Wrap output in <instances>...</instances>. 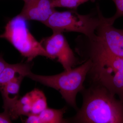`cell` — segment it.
Wrapping results in <instances>:
<instances>
[{
  "label": "cell",
  "instance_id": "cell-15",
  "mask_svg": "<svg viewBox=\"0 0 123 123\" xmlns=\"http://www.w3.org/2000/svg\"><path fill=\"white\" fill-rule=\"evenodd\" d=\"M112 0L116 6V12L113 17L116 20L119 18L123 17V0Z\"/></svg>",
  "mask_w": 123,
  "mask_h": 123
},
{
  "label": "cell",
  "instance_id": "cell-17",
  "mask_svg": "<svg viewBox=\"0 0 123 123\" xmlns=\"http://www.w3.org/2000/svg\"><path fill=\"white\" fill-rule=\"evenodd\" d=\"M11 119L8 114L4 111L0 113V123H11Z\"/></svg>",
  "mask_w": 123,
  "mask_h": 123
},
{
  "label": "cell",
  "instance_id": "cell-6",
  "mask_svg": "<svg viewBox=\"0 0 123 123\" xmlns=\"http://www.w3.org/2000/svg\"><path fill=\"white\" fill-rule=\"evenodd\" d=\"M113 17L107 18L90 38L94 44L104 50L123 57V29L115 28Z\"/></svg>",
  "mask_w": 123,
  "mask_h": 123
},
{
  "label": "cell",
  "instance_id": "cell-18",
  "mask_svg": "<svg viewBox=\"0 0 123 123\" xmlns=\"http://www.w3.org/2000/svg\"><path fill=\"white\" fill-rule=\"evenodd\" d=\"M23 0V1H24V0Z\"/></svg>",
  "mask_w": 123,
  "mask_h": 123
},
{
  "label": "cell",
  "instance_id": "cell-13",
  "mask_svg": "<svg viewBox=\"0 0 123 123\" xmlns=\"http://www.w3.org/2000/svg\"><path fill=\"white\" fill-rule=\"evenodd\" d=\"M31 98V113L39 114L47 107V99L43 92L38 89L30 92Z\"/></svg>",
  "mask_w": 123,
  "mask_h": 123
},
{
  "label": "cell",
  "instance_id": "cell-3",
  "mask_svg": "<svg viewBox=\"0 0 123 123\" xmlns=\"http://www.w3.org/2000/svg\"><path fill=\"white\" fill-rule=\"evenodd\" d=\"M91 65L90 60H86L81 65L57 75L43 76L31 72L27 77L35 81L59 91L62 98L69 105L77 111L76 98L84 89V82Z\"/></svg>",
  "mask_w": 123,
  "mask_h": 123
},
{
  "label": "cell",
  "instance_id": "cell-14",
  "mask_svg": "<svg viewBox=\"0 0 123 123\" xmlns=\"http://www.w3.org/2000/svg\"><path fill=\"white\" fill-rule=\"evenodd\" d=\"M95 0H52V5L54 8L63 7L77 10L79 6L86 2Z\"/></svg>",
  "mask_w": 123,
  "mask_h": 123
},
{
  "label": "cell",
  "instance_id": "cell-5",
  "mask_svg": "<svg viewBox=\"0 0 123 123\" xmlns=\"http://www.w3.org/2000/svg\"><path fill=\"white\" fill-rule=\"evenodd\" d=\"M26 20L19 14L9 20L0 38L6 40L29 62L39 56L50 59L41 42L29 31Z\"/></svg>",
  "mask_w": 123,
  "mask_h": 123
},
{
  "label": "cell",
  "instance_id": "cell-9",
  "mask_svg": "<svg viewBox=\"0 0 123 123\" xmlns=\"http://www.w3.org/2000/svg\"><path fill=\"white\" fill-rule=\"evenodd\" d=\"M31 67L29 64H9L7 65L0 75V89L16 77L22 75L28 76L31 72Z\"/></svg>",
  "mask_w": 123,
  "mask_h": 123
},
{
  "label": "cell",
  "instance_id": "cell-10",
  "mask_svg": "<svg viewBox=\"0 0 123 123\" xmlns=\"http://www.w3.org/2000/svg\"><path fill=\"white\" fill-rule=\"evenodd\" d=\"M22 75L16 77L0 89L4 101V108L14 103L18 99L20 85L24 77Z\"/></svg>",
  "mask_w": 123,
  "mask_h": 123
},
{
  "label": "cell",
  "instance_id": "cell-4",
  "mask_svg": "<svg viewBox=\"0 0 123 123\" xmlns=\"http://www.w3.org/2000/svg\"><path fill=\"white\" fill-rule=\"evenodd\" d=\"M106 18L98 5L85 15L80 14L75 9L62 12L55 10L44 24L53 31L76 32L91 37Z\"/></svg>",
  "mask_w": 123,
  "mask_h": 123
},
{
  "label": "cell",
  "instance_id": "cell-12",
  "mask_svg": "<svg viewBox=\"0 0 123 123\" xmlns=\"http://www.w3.org/2000/svg\"><path fill=\"white\" fill-rule=\"evenodd\" d=\"M66 108L56 110L47 107L38 114L40 123H66L67 120L63 118Z\"/></svg>",
  "mask_w": 123,
  "mask_h": 123
},
{
  "label": "cell",
  "instance_id": "cell-2",
  "mask_svg": "<svg viewBox=\"0 0 123 123\" xmlns=\"http://www.w3.org/2000/svg\"><path fill=\"white\" fill-rule=\"evenodd\" d=\"M81 57L91 62L87 76L91 83L104 86L123 101V57L96 47L86 49Z\"/></svg>",
  "mask_w": 123,
  "mask_h": 123
},
{
  "label": "cell",
  "instance_id": "cell-1",
  "mask_svg": "<svg viewBox=\"0 0 123 123\" xmlns=\"http://www.w3.org/2000/svg\"><path fill=\"white\" fill-rule=\"evenodd\" d=\"M81 92L82 105L68 122L81 123H123V101L105 88L91 83Z\"/></svg>",
  "mask_w": 123,
  "mask_h": 123
},
{
  "label": "cell",
  "instance_id": "cell-11",
  "mask_svg": "<svg viewBox=\"0 0 123 123\" xmlns=\"http://www.w3.org/2000/svg\"><path fill=\"white\" fill-rule=\"evenodd\" d=\"M11 120L16 119L21 115L31 113V98L30 92L18 98L14 103L4 109Z\"/></svg>",
  "mask_w": 123,
  "mask_h": 123
},
{
  "label": "cell",
  "instance_id": "cell-16",
  "mask_svg": "<svg viewBox=\"0 0 123 123\" xmlns=\"http://www.w3.org/2000/svg\"><path fill=\"white\" fill-rule=\"evenodd\" d=\"M27 118L25 121V123H40L38 114H31L27 116Z\"/></svg>",
  "mask_w": 123,
  "mask_h": 123
},
{
  "label": "cell",
  "instance_id": "cell-7",
  "mask_svg": "<svg viewBox=\"0 0 123 123\" xmlns=\"http://www.w3.org/2000/svg\"><path fill=\"white\" fill-rule=\"evenodd\" d=\"M40 42L50 59H57L65 70H70L79 62L63 33L53 31L51 35L43 39Z\"/></svg>",
  "mask_w": 123,
  "mask_h": 123
},
{
  "label": "cell",
  "instance_id": "cell-8",
  "mask_svg": "<svg viewBox=\"0 0 123 123\" xmlns=\"http://www.w3.org/2000/svg\"><path fill=\"white\" fill-rule=\"evenodd\" d=\"M19 15L26 21L34 20L44 24L55 11L52 0H24Z\"/></svg>",
  "mask_w": 123,
  "mask_h": 123
}]
</instances>
